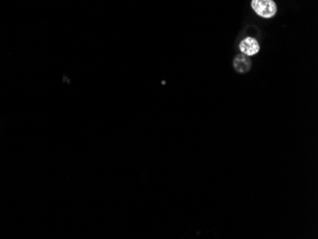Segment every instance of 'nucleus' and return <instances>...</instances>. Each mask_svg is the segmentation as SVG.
I'll return each mask as SVG.
<instances>
[{
	"instance_id": "f257e3e1",
	"label": "nucleus",
	"mask_w": 318,
	"mask_h": 239,
	"mask_svg": "<svg viewBox=\"0 0 318 239\" xmlns=\"http://www.w3.org/2000/svg\"><path fill=\"white\" fill-rule=\"evenodd\" d=\"M251 8L261 17L270 18L276 15L277 7L272 0H252Z\"/></svg>"
},
{
	"instance_id": "f03ea898",
	"label": "nucleus",
	"mask_w": 318,
	"mask_h": 239,
	"mask_svg": "<svg viewBox=\"0 0 318 239\" xmlns=\"http://www.w3.org/2000/svg\"><path fill=\"white\" fill-rule=\"evenodd\" d=\"M239 49L242 51V53H244L248 56H251V55L256 54L259 51L260 47H259V44L256 39H254L252 37H247L241 41V43L239 45Z\"/></svg>"
},
{
	"instance_id": "7ed1b4c3",
	"label": "nucleus",
	"mask_w": 318,
	"mask_h": 239,
	"mask_svg": "<svg viewBox=\"0 0 318 239\" xmlns=\"http://www.w3.org/2000/svg\"><path fill=\"white\" fill-rule=\"evenodd\" d=\"M234 67L235 71L240 73L249 72L251 67V62L248 55L246 54H238L234 60Z\"/></svg>"
}]
</instances>
